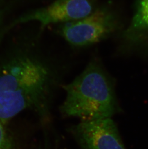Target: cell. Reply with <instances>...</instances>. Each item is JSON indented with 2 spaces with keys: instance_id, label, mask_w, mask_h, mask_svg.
Instances as JSON below:
<instances>
[{
  "instance_id": "obj_1",
  "label": "cell",
  "mask_w": 148,
  "mask_h": 149,
  "mask_svg": "<svg viewBox=\"0 0 148 149\" xmlns=\"http://www.w3.org/2000/svg\"><path fill=\"white\" fill-rule=\"evenodd\" d=\"M43 33L37 27L0 60V121L5 125L28 109L47 121L55 92L71 69V61L47 46Z\"/></svg>"
},
{
  "instance_id": "obj_2",
  "label": "cell",
  "mask_w": 148,
  "mask_h": 149,
  "mask_svg": "<svg viewBox=\"0 0 148 149\" xmlns=\"http://www.w3.org/2000/svg\"><path fill=\"white\" fill-rule=\"evenodd\" d=\"M62 87L66 94L59 107L63 117L91 121L112 118L122 111L115 80L98 56H94L80 74Z\"/></svg>"
},
{
  "instance_id": "obj_3",
  "label": "cell",
  "mask_w": 148,
  "mask_h": 149,
  "mask_svg": "<svg viewBox=\"0 0 148 149\" xmlns=\"http://www.w3.org/2000/svg\"><path fill=\"white\" fill-rule=\"evenodd\" d=\"M121 23L118 13L109 4L99 6L84 18L58 25V33L72 47H89L116 34Z\"/></svg>"
},
{
  "instance_id": "obj_4",
  "label": "cell",
  "mask_w": 148,
  "mask_h": 149,
  "mask_svg": "<svg viewBox=\"0 0 148 149\" xmlns=\"http://www.w3.org/2000/svg\"><path fill=\"white\" fill-rule=\"evenodd\" d=\"M99 5L98 0H55L48 6L26 12L13 22L19 24L36 23L41 31L52 24H60L84 18Z\"/></svg>"
},
{
  "instance_id": "obj_5",
  "label": "cell",
  "mask_w": 148,
  "mask_h": 149,
  "mask_svg": "<svg viewBox=\"0 0 148 149\" xmlns=\"http://www.w3.org/2000/svg\"><path fill=\"white\" fill-rule=\"evenodd\" d=\"M68 131L80 149H127L112 118L81 121Z\"/></svg>"
},
{
  "instance_id": "obj_6",
  "label": "cell",
  "mask_w": 148,
  "mask_h": 149,
  "mask_svg": "<svg viewBox=\"0 0 148 149\" xmlns=\"http://www.w3.org/2000/svg\"><path fill=\"white\" fill-rule=\"evenodd\" d=\"M120 38L123 51L148 47V0H137L131 21Z\"/></svg>"
},
{
  "instance_id": "obj_7",
  "label": "cell",
  "mask_w": 148,
  "mask_h": 149,
  "mask_svg": "<svg viewBox=\"0 0 148 149\" xmlns=\"http://www.w3.org/2000/svg\"><path fill=\"white\" fill-rule=\"evenodd\" d=\"M0 149H16L14 142L9 134L5 124L0 121Z\"/></svg>"
},
{
  "instance_id": "obj_8",
  "label": "cell",
  "mask_w": 148,
  "mask_h": 149,
  "mask_svg": "<svg viewBox=\"0 0 148 149\" xmlns=\"http://www.w3.org/2000/svg\"><path fill=\"white\" fill-rule=\"evenodd\" d=\"M4 13L3 9L0 7V25L1 24L2 21H3V16H4Z\"/></svg>"
}]
</instances>
